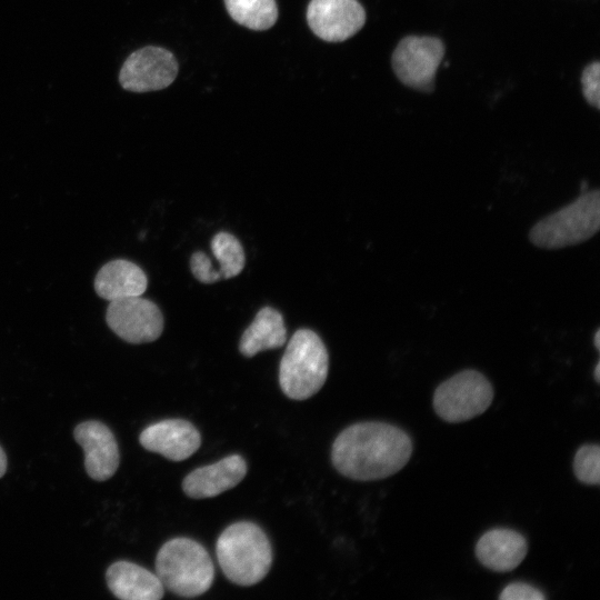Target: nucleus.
<instances>
[{
    "instance_id": "9d476101",
    "label": "nucleus",
    "mask_w": 600,
    "mask_h": 600,
    "mask_svg": "<svg viewBox=\"0 0 600 600\" xmlns=\"http://www.w3.org/2000/svg\"><path fill=\"white\" fill-rule=\"evenodd\" d=\"M307 21L320 39L341 42L363 27L366 11L357 0H311L307 9Z\"/></svg>"
},
{
    "instance_id": "5701e85b",
    "label": "nucleus",
    "mask_w": 600,
    "mask_h": 600,
    "mask_svg": "<svg viewBox=\"0 0 600 600\" xmlns=\"http://www.w3.org/2000/svg\"><path fill=\"white\" fill-rule=\"evenodd\" d=\"M501 600H543L546 596L531 584L513 582L508 584L499 594Z\"/></svg>"
},
{
    "instance_id": "b1692460",
    "label": "nucleus",
    "mask_w": 600,
    "mask_h": 600,
    "mask_svg": "<svg viewBox=\"0 0 600 600\" xmlns=\"http://www.w3.org/2000/svg\"><path fill=\"white\" fill-rule=\"evenodd\" d=\"M7 471V457L2 448L0 447V478L6 473Z\"/></svg>"
},
{
    "instance_id": "f3484780",
    "label": "nucleus",
    "mask_w": 600,
    "mask_h": 600,
    "mask_svg": "<svg viewBox=\"0 0 600 600\" xmlns=\"http://www.w3.org/2000/svg\"><path fill=\"white\" fill-rule=\"evenodd\" d=\"M286 342L287 329L282 314L271 307H264L242 333L239 350L244 357L251 358L258 352L280 348Z\"/></svg>"
},
{
    "instance_id": "a211bd4d",
    "label": "nucleus",
    "mask_w": 600,
    "mask_h": 600,
    "mask_svg": "<svg viewBox=\"0 0 600 600\" xmlns=\"http://www.w3.org/2000/svg\"><path fill=\"white\" fill-rule=\"evenodd\" d=\"M230 17L251 30H267L278 19L276 0H224Z\"/></svg>"
},
{
    "instance_id": "1a4fd4ad",
    "label": "nucleus",
    "mask_w": 600,
    "mask_h": 600,
    "mask_svg": "<svg viewBox=\"0 0 600 600\" xmlns=\"http://www.w3.org/2000/svg\"><path fill=\"white\" fill-rule=\"evenodd\" d=\"M106 321L118 337L130 343L154 341L163 330L159 307L140 296L110 301Z\"/></svg>"
},
{
    "instance_id": "f257e3e1",
    "label": "nucleus",
    "mask_w": 600,
    "mask_h": 600,
    "mask_svg": "<svg viewBox=\"0 0 600 600\" xmlns=\"http://www.w3.org/2000/svg\"><path fill=\"white\" fill-rule=\"evenodd\" d=\"M412 453L402 429L386 422H359L336 438L331 460L342 476L358 481L380 480L400 471Z\"/></svg>"
},
{
    "instance_id": "423d86ee",
    "label": "nucleus",
    "mask_w": 600,
    "mask_h": 600,
    "mask_svg": "<svg viewBox=\"0 0 600 600\" xmlns=\"http://www.w3.org/2000/svg\"><path fill=\"white\" fill-rule=\"evenodd\" d=\"M492 399V384L481 372L462 370L437 387L433 409L447 422H462L483 413Z\"/></svg>"
},
{
    "instance_id": "aec40b11",
    "label": "nucleus",
    "mask_w": 600,
    "mask_h": 600,
    "mask_svg": "<svg viewBox=\"0 0 600 600\" xmlns=\"http://www.w3.org/2000/svg\"><path fill=\"white\" fill-rule=\"evenodd\" d=\"M573 471L579 481L598 486L600 482V447L598 444L580 447L573 459Z\"/></svg>"
},
{
    "instance_id": "4be33fe9",
    "label": "nucleus",
    "mask_w": 600,
    "mask_h": 600,
    "mask_svg": "<svg viewBox=\"0 0 600 600\" xmlns=\"http://www.w3.org/2000/svg\"><path fill=\"white\" fill-rule=\"evenodd\" d=\"M190 268L197 280L202 283H214L222 279L219 270L212 268L211 260L201 251L191 256Z\"/></svg>"
},
{
    "instance_id": "dca6fc26",
    "label": "nucleus",
    "mask_w": 600,
    "mask_h": 600,
    "mask_svg": "<svg viewBox=\"0 0 600 600\" xmlns=\"http://www.w3.org/2000/svg\"><path fill=\"white\" fill-rule=\"evenodd\" d=\"M147 287L148 279L142 269L123 259L102 266L94 279L97 294L109 301L141 296Z\"/></svg>"
},
{
    "instance_id": "9b49d317",
    "label": "nucleus",
    "mask_w": 600,
    "mask_h": 600,
    "mask_svg": "<svg viewBox=\"0 0 600 600\" xmlns=\"http://www.w3.org/2000/svg\"><path fill=\"white\" fill-rule=\"evenodd\" d=\"M76 441L84 452V467L90 478L104 481L118 469L120 457L111 430L99 421H86L73 431Z\"/></svg>"
},
{
    "instance_id": "412c9836",
    "label": "nucleus",
    "mask_w": 600,
    "mask_h": 600,
    "mask_svg": "<svg viewBox=\"0 0 600 600\" xmlns=\"http://www.w3.org/2000/svg\"><path fill=\"white\" fill-rule=\"evenodd\" d=\"M599 77H600V63L598 61L589 64L583 70L582 76H581L583 96L587 99V101L591 106L596 107L597 109L600 108Z\"/></svg>"
},
{
    "instance_id": "4468645a",
    "label": "nucleus",
    "mask_w": 600,
    "mask_h": 600,
    "mask_svg": "<svg viewBox=\"0 0 600 600\" xmlns=\"http://www.w3.org/2000/svg\"><path fill=\"white\" fill-rule=\"evenodd\" d=\"M476 556L482 566L507 572L517 568L528 552L526 538L511 529H491L476 544Z\"/></svg>"
},
{
    "instance_id": "6ab92c4d",
    "label": "nucleus",
    "mask_w": 600,
    "mask_h": 600,
    "mask_svg": "<svg viewBox=\"0 0 600 600\" xmlns=\"http://www.w3.org/2000/svg\"><path fill=\"white\" fill-rule=\"evenodd\" d=\"M211 250L220 263L221 278L238 276L244 267V251L239 240L228 232H219L211 240Z\"/></svg>"
},
{
    "instance_id": "393cba45",
    "label": "nucleus",
    "mask_w": 600,
    "mask_h": 600,
    "mask_svg": "<svg viewBox=\"0 0 600 600\" xmlns=\"http://www.w3.org/2000/svg\"><path fill=\"white\" fill-rule=\"evenodd\" d=\"M599 338H600V330H597V332H596V334H594V346H596V348H597L598 350L600 349V344H599L600 339H599Z\"/></svg>"
},
{
    "instance_id": "a878e982",
    "label": "nucleus",
    "mask_w": 600,
    "mask_h": 600,
    "mask_svg": "<svg viewBox=\"0 0 600 600\" xmlns=\"http://www.w3.org/2000/svg\"><path fill=\"white\" fill-rule=\"evenodd\" d=\"M594 379L597 382L600 381V363H597L596 366V369H594Z\"/></svg>"
},
{
    "instance_id": "20e7f679",
    "label": "nucleus",
    "mask_w": 600,
    "mask_h": 600,
    "mask_svg": "<svg viewBox=\"0 0 600 600\" xmlns=\"http://www.w3.org/2000/svg\"><path fill=\"white\" fill-rule=\"evenodd\" d=\"M329 354L321 338L310 329H299L290 338L279 364V384L293 400L314 396L324 384Z\"/></svg>"
},
{
    "instance_id": "ddd939ff",
    "label": "nucleus",
    "mask_w": 600,
    "mask_h": 600,
    "mask_svg": "<svg viewBox=\"0 0 600 600\" xmlns=\"http://www.w3.org/2000/svg\"><path fill=\"white\" fill-rule=\"evenodd\" d=\"M247 473V462L239 454L191 471L182 481L184 493L192 499H206L234 488Z\"/></svg>"
},
{
    "instance_id": "2eb2a0df",
    "label": "nucleus",
    "mask_w": 600,
    "mask_h": 600,
    "mask_svg": "<svg viewBox=\"0 0 600 600\" xmlns=\"http://www.w3.org/2000/svg\"><path fill=\"white\" fill-rule=\"evenodd\" d=\"M106 580L110 591L122 600H159L164 587L157 574L129 561L112 563Z\"/></svg>"
},
{
    "instance_id": "7ed1b4c3",
    "label": "nucleus",
    "mask_w": 600,
    "mask_h": 600,
    "mask_svg": "<svg viewBox=\"0 0 600 600\" xmlns=\"http://www.w3.org/2000/svg\"><path fill=\"white\" fill-rule=\"evenodd\" d=\"M156 572L164 588L184 598L203 594L214 579V566L208 551L189 538L171 539L159 549Z\"/></svg>"
},
{
    "instance_id": "f03ea898",
    "label": "nucleus",
    "mask_w": 600,
    "mask_h": 600,
    "mask_svg": "<svg viewBox=\"0 0 600 600\" xmlns=\"http://www.w3.org/2000/svg\"><path fill=\"white\" fill-rule=\"evenodd\" d=\"M216 553L223 574L243 587L260 582L272 563V548L267 534L249 521L227 527L217 540Z\"/></svg>"
},
{
    "instance_id": "f8f14e48",
    "label": "nucleus",
    "mask_w": 600,
    "mask_h": 600,
    "mask_svg": "<svg viewBox=\"0 0 600 600\" xmlns=\"http://www.w3.org/2000/svg\"><path fill=\"white\" fill-rule=\"evenodd\" d=\"M139 441L148 451L172 461H182L199 449L201 436L187 420L167 419L148 426L140 433Z\"/></svg>"
},
{
    "instance_id": "39448f33",
    "label": "nucleus",
    "mask_w": 600,
    "mask_h": 600,
    "mask_svg": "<svg viewBox=\"0 0 600 600\" xmlns=\"http://www.w3.org/2000/svg\"><path fill=\"white\" fill-rule=\"evenodd\" d=\"M600 227V191H584L573 202L539 220L529 239L538 248L561 249L592 238Z\"/></svg>"
},
{
    "instance_id": "6e6552de",
    "label": "nucleus",
    "mask_w": 600,
    "mask_h": 600,
    "mask_svg": "<svg viewBox=\"0 0 600 600\" xmlns=\"http://www.w3.org/2000/svg\"><path fill=\"white\" fill-rule=\"evenodd\" d=\"M178 61L169 50L148 46L133 51L124 60L120 86L131 92L157 91L169 87L178 74Z\"/></svg>"
},
{
    "instance_id": "0eeeda50",
    "label": "nucleus",
    "mask_w": 600,
    "mask_h": 600,
    "mask_svg": "<svg viewBox=\"0 0 600 600\" xmlns=\"http://www.w3.org/2000/svg\"><path fill=\"white\" fill-rule=\"evenodd\" d=\"M443 54L444 46L440 39L409 36L394 49L392 69L403 84L421 91H431Z\"/></svg>"
}]
</instances>
